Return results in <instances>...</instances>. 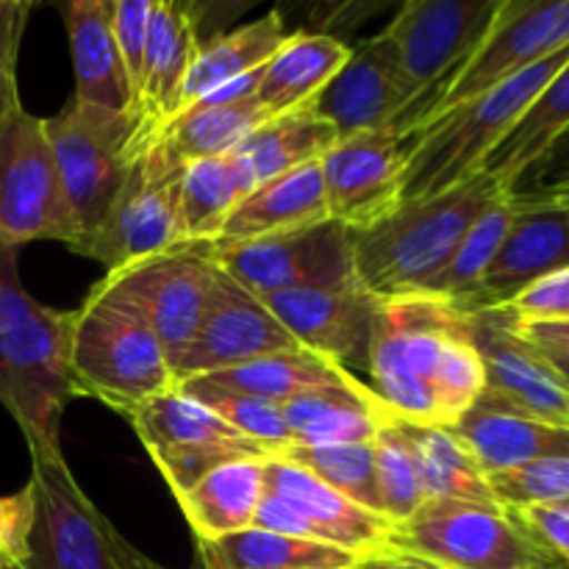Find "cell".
<instances>
[{"instance_id":"6da1fadb","label":"cell","mask_w":569,"mask_h":569,"mask_svg":"<svg viewBox=\"0 0 569 569\" xmlns=\"http://www.w3.org/2000/svg\"><path fill=\"white\" fill-rule=\"evenodd\" d=\"M72 311L42 306L22 287L17 248L0 239V403L28 448L61 450L67 403L78 398L70 376Z\"/></svg>"},{"instance_id":"7a4b0ae2","label":"cell","mask_w":569,"mask_h":569,"mask_svg":"<svg viewBox=\"0 0 569 569\" xmlns=\"http://www.w3.org/2000/svg\"><path fill=\"white\" fill-rule=\"evenodd\" d=\"M500 192L503 183L478 172L456 189L400 203L383 220L350 231L356 281L376 300L422 292Z\"/></svg>"},{"instance_id":"3957f363","label":"cell","mask_w":569,"mask_h":569,"mask_svg":"<svg viewBox=\"0 0 569 569\" xmlns=\"http://www.w3.org/2000/svg\"><path fill=\"white\" fill-rule=\"evenodd\" d=\"M70 376L76 395H89L126 417L178 387L142 311L103 283L72 311Z\"/></svg>"},{"instance_id":"277c9868","label":"cell","mask_w":569,"mask_h":569,"mask_svg":"<svg viewBox=\"0 0 569 569\" xmlns=\"http://www.w3.org/2000/svg\"><path fill=\"white\" fill-rule=\"evenodd\" d=\"M567 61L569 44L489 92L426 122L411 148L400 203L433 198L478 176L500 139L520 122V117L531 109L539 92Z\"/></svg>"},{"instance_id":"5b68a950","label":"cell","mask_w":569,"mask_h":569,"mask_svg":"<svg viewBox=\"0 0 569 569\" xmlns=\"http://www.w3.org/2000/svg\"><path fill=\"white\" fill-rule=\"evenodd\" d=\"M467 331L470 311L450 300L422 292L378 300L367 372L395 417L437 426L433 378L448 345Z\"/></svg>"},{"instance_id":"8992f818","label":"cell","mask_w":569,"mask_h":569,"mask_svg":"<svg viewBox=\"0 0 569 569\" xmlns=\"http://www.w3.org/2000/svg\"><path fill=\"white\" fill-rule=\"evenodd\" d=\"M61 189L78 226L81 250L109 217L128 170L150 131L137 111H109L70 100L44 120Z\"/></svg>"},{"instance_id":"52a82bcc","label":"cell","mask_w":569,"mask_h":569,"mask_svg":"<svg viewBox=\"0 0 569 569\" xmlns=\"http://www.w3.org/2000/svg\"><path fill=\"white\" fill-rule=\"evenodd\" d=\"M389 548L406 550L445 569H561L515 511L503 506L428 500Z\"/></svg>"},{"instance_id":"ba28073f","label":"cell","mask_w":569,"mask_h":569,"mask_svg":"<svg viewBox=\"0 0 569 569\" xmlns=\"http://www.w3.org/2000/svg\"><path fill=\"white\" fill-rule=\"evenodd\" d=\"M187 164L153 133L139 148L109 217L78 253L106 272L126 270L181 242V181Z\"/></svg>"},{"instance_id":"9c48e42d","label":"cell","mask_w":569,"mask_h":569,"mask_svg":"<svg viewBox=\"0 0 569 569\" xmlns=\"http://www.w3.org/2000/svg\"><path fill=\"white\" fill-rule=\"evenodd\" d=\"M503 0H409L383 31L398 50L420 128L456 72L472 59Z\"/></svg>"},{"instance_id":"30bf717a","label":"cell","mask_w":569,"mask_h":569,"mask_svg":"<svg viewBox=\"0 0 569 569\" xmlns=\"http://www.w3.org/2000/svg\"><path fill=\"white\" fill-rule=\"evenodd\" d=\"M0 239L11 248L37 239L78 244L48 128L22 106L0 120Z\"/></svg>"},{"instance_id":"8fae6325","label":"cell","mask_w":569,"mask_h":569,"mask_svg":"<svg viewBox=\"0 0 569 569\" xmlns=\"http://www.w3.org/2000/svg\"><path fill=\"white\" fill-rule=\"evenodd\" d=\"M31 453L33 526L26 569H117L114 526L87 498L61 450Z\"/></svg>"},{"instance_id":"7c38bea8","label":"cell","mask_w":569,"mask_h":569,"mask_svg":"<svg viewBox=\"0 0 569 569\" xmlns=\"http://www.w3.org/2000/svg\"><path fill=\"white\" fill-rule=\"evenodd\" d=\"M217 272L214 242H183L126 270L106 272L100 283L142 311L176 372L203 320Z\"/></svg>"},{"instance_id":"4fadbf2b","label":"cell","mask_w":569,"mask_h":569,"mask_svg":"<svg viewBox=\"0 0 569 569\" xmlns=\"http://www.w3.org/2000/svg\"><path fill=\"white\" fill-rule=\"evenodd\" d=\"M256 528L333 545L359 556V561L389 548L395 537L387 517L361 509L320 478L278 456L267 459V495L256 515Z\"/></svg>"},{"instance_id":"5bb4252c","label":"cell","mask_w":569,"mask_h":569,"mask_svg":"<svg viewBox=\"0 0 569 569\" xmlns=\"http://www.w3.org/2000/svg\"><path fill=\"white\" fill-rule=\"evenodd\" d=\"M214 259L259 298L356 283L350 231L333 220L253 242H214Z\"/></svg>"},{"instance_id":"9a60e30c","label":"cell","mask_w":569,"mask_h":569,"mask_svg":"<svg viewBox=\"0 0 569 569\" xmlns=\"http://www.w3.org/2000/svg\"><path fill=\"white\" fill-rule=\"evenodd\" d=\"M567 44L569 0H503L483 42L456 72L426 122L489 92L498 83L515 78L517 72L550 59Z\"/></svg>"},{"instance_id":"2e32d148","label":"cell","mask_w":569,"mask_h":569,"mask_svg":"<svg viewBox=\"0 0 569 569\" xmlns=\"http://www.w3.org/2000/svg\"><path fill=\"white\" fill-rule=\"evenodd\" d=\"M420 128H383L339 139L320 159L328 214L361 231L400 206L403 176Z\"/></svg>"},{"instance_id":"e0dca14e","label":"cell","mask_w":569,"mask_h":569,"mask_svg":"<svg viewBox=\"0 0 569 569\" xmlns=\"http://www.w3.org/2000/svg\"><path fill=\"white\" fill-rule=\"evenodd\" d=\"M292 350L303 348L276 320L264 300L220 270L211 283L198 333L178 361L176 381L217 376Z\"/></svg>"},{"instance_id":"ac0fdd59","label":"cell","mask_w":569,"mask_h":569,"mask_svg":"<svg viewBox=\"0 0 569 569\" xmlns=\"http://www.w3.org/2000/svg\"><path fill=\"white\" fill-rule=\"evenodd\" d=\"M311 111L326 120L339 139L392 126L415 128V98L406 87L398 50L387 31L350 48V59L317 94Z\"/></svg>"},{"instance_id":"d6986e66","label":"cell","mask_w":569,"mask_h":569,"mask_svg":"<svg viewBox=\"0 0 569 569\" xmlns=\"http://www.w3.org/2000/svg\"><path fill=\"white\" fill-rule=\"evenodd\" d=\"M511 198H515V220L483 281L461 306L465 311L500 309L506 300H511L542 276L569 267L567 206L553 198L522 194L515 189H511Z\"/></svg>"},{"instance_id":"ffe728a7","label":"cell","mask_w":569,"mask_h":569,"mask_svg":"<svg viewBox=\"0 0 569 569\" xmlns=\"http://www.w3.org/2000/svg\"><path fill=\"white\" fill-rule=\"evenodd\" d=\"M470 333L487 370V398L522 415L569 426V389L565 381L533 345L511 331L503 311H470Z\"/></svg>"},{"instance_id":"44dd1931","label":"cell","mask_w":569,"mask_h":569,"mask_svg":"<svg viewBox=\"0 0 569 569\" xmlns=\"http://www.w3.org/2000/svg\"><path fill=\"white\" fill-rule=\"evenodd\" d=\"M261 300L303 350L326 356L345 370H367L378 300L359 281L326 289H292L264 295Z\"/></svg>"},{"instance_id":"7402d4cb","label":"cell","mask_w":569,"mask_h":569,"mask_svg":"<svg viewBox=\"0 0 569 569\" xmlns=\"http://www.w3.org/2000/svg\"><path fill=\"white\" fill-rule=\"evenodd\" d=\"M259 76L261 70L194 100L164 126L156 128V137L181 164L231 153L261 122L270 120V114L253 98Z\"/></svg>"},{"instance_id":"603a6c76","label":"cell","mask_w":569,"mask_h":569,"mask_svg":"<svg viewBox=\"0 0 569 569\" xmlns=\"http://www.w3.org/2000/svg\"><path fill=\"white\" fill-rule=\"evenodd\" d=\"M450 431L467 445L487 476L537 461L569 459V426L522 415L487 395Z\"/></svg>"},{"instance_id":"cb8c5ba5","label":"cell","mask_w":569,"mask_h":569,"mask_svg":"<svg viewBox=\"0 0 569 569\" xmlns=\"http://www.w3.org/2000/svg\"><path fill=\"white\" fill-rule=\"evenodd\" d=\"M111 6L114 0H72L64 6L72 67H76L72 100L94 109L142 114L122 70L114 28H111Z\"/></svg>"},{"instance_id":"d4e9b609","label":"cell","mask_w":569,"mask_h":569,"mask_svg":"<svg viewBox=\"0 0 569 569\" xmlns=\"http://www.w3.org/2000/svg\"><path fill=\"white\" fill-rule=\"evenodd\" d=\"M331 220L320 161L256 183L253 192L231 211L217 242H253L276 233L300 231Z\"/></svg>"},{"instance_id":"484cf974","label":"cell","mask_w":569,"mask_h":569,"mask_svg":"<svg viewBox=\"0 0 569 569\" xmlns=\"http://www.w3.org/2000/svg\"><path fill=\"white\" fill-rule=\"evenodd\" d=\"M267 495V459L228 461L189 492L178 495L183 517L198 542H217L256 528V515Z\"/></svg>"},{"instance_id":"4316f807","label":"cell","mask_w":569,"mask_h":569,"mask_svg":"<svg viewBox=\"0 0 569 569\" xmlns=\"http://www.w3.org/2000/svg\"><path fill=\"white\" fill-rule=\"evenodd\" d=\"M198 48V20L192 17V9L187 3L156 0L142 72V114L150 131L176 114Z\"/></svg>"},{"instance_id":"83f0119b","label":"cell","mask_w":569,"mask_h":569,"mask_svg":"<svg viewBox=\"0 0 569 569\" xmlns=\"http://www.w3.org/2000/svg\"><path fill=\"white\" fill-rule=\"evenodd\" d=\"M292 445L328 448V445H367L383 422L395 417L376 389L359 387L315 389L281 406Z\"/></svg>"},{"instance_id":"f1b7e54d","label":"cell","mask_w":569,"mask_h":569,"mask_svg":"<svg viewBox=\"0 0 569 569\" xmlns=\"http://www.w3.org/2000/svg\"><path fill=\"white\" fill-rule=\"evenodd\" d=\"M350 59V44L328 33H289L283 48L261 67L256 103L270 117L315 103L317 94Z\"/></svg>"},{"instance_id":"f546056e","label":"cell","mask_w":569,"mask_h":569,"mask_svg":"<svg viewBox=\"0 0 569 569\" xmlns=\"http://www.w3.org/2000/svg\"><path fill=\"white\" fill-rule=\"evenodd\" d=\"M287 39L289 31L283 28L281 14L270 11V14L259 17V20L244 22V26L200 44L198 56H194L192 67L187 72V81H183L176 114L187 109V106H192L194 100L211 94L214 89L228 87V83L239 81V78L259 72L283 48Z\"/></svg>"},{"instance_id":"4dcf8cb0","label":"cell","mask_w":569,"mask_h":569,"mask_svg":"<svg viewBox=\"0 0 569 569\" xmlns=\"http://www.w3.org/2000/svg\"><path fill=\"white\" fill-rule=\"evenodd\" d=\"M128 420H131L133 431L142 439L148 453L181 448H231L250 456H261V459L272 456L270 450L233 431L214 411L203 409L192 398H187L178 387L133 409Z\"/></svg>"},{"instance_id":"1f68e13d","label":"cell","mask_w":569,"mask_h":569,"mask_svg":"<svg viewBox=\"0 0 569 569\" xmlns=\"http://www.w3.org/2000/svg\"><path fill=\"white\" fill-rule=\"evenodd\" d=\"M256 183L253 167L239 150L187 164L181 181V242H217L231 211Z\"/></svg>"},{"instance_id":"d6a6232c","label":"cell","mask_w":569,"mask_h":569,"mask_svg":"<svg viewBox=\"0 0 569 569\" xmlns=\"http://www.w3.org/2000/svg\"><path fill=\"white\" fill-rule=\"evenodd\" d=\"M203 569H356L359 556L333 545L250 528L217 542H198Z\"/></svg>"},{"instance_id":"836d02e7","label":"cell","mask_w":569,"mask_h":569,"mask_svg":"<svg viewBox=\"0 0 569 569\" xmlns=\"http://www.w3.org/2000/svg\"><path fill=\"white\" fill-rule=\"evenodd\" d=\"M569 128V61L550 78L548 87L539 92L531 109L520 117L515 128L500 139L498 148L489 153L481 172L492 176L506 189L515 187L545 153L550 144Z\"/></svg>"},{"instance_id":"e575fe53","label":"cell","mask_w":569,"mask_h":569,"mask_svg":"<svg viewBox=\"0 0 569 569\" xmlns=\"http://www.w3.org/2000/svg\"><path fill=\"white\" fill-rule=\"evenodd\" d=\"M220 387L237 389V392L253 395V398L270 400L283 406L289 400L300 398L315 389H342L359 387V378L353 372L339 367L337 361L326 359L311 350H292V353H278L270 359L253 361V365L237 367V370L217 372V376H200Z\"/></svg>"},{"instance_id":"d590c367","label":"cell","mask_w":569,"mask_h":569,"mask_svg":"<svg viewBox=\"0 0 569 569\" xmlns=\"http://www.w3.org/2000/svg\"><path fill=\"white\" fill-rule=\"evenodd\" d=\"M403 428L415 445L417 467H420L428 500L500 506L489 487L487 472L450 428L417 426L409 420H403Z\"/></svg>"},{"instance_id":"8d00e7d4","label":"cell","mask_w":569,"mask_h":569,"mask_svg":"<svg viewBox=\"0 0 569 569\" xmlns=\"http://www.w3.org/2000/svg\"><path fill=\"white\" fill-rule=\"evenodd\" d=\"M337 142L339 133L306 106L261 122L237 150L250 161L256 181L264 183L298 167L315 164Z\"/></svg>"},{"instance_id":"74e56055","label":"cell","mask_w":569,"mask_h":569,"mask_svg":"<svg viewBox=\"0 0 569 569\" xmlns=\"http://www.w3.org/2000/svg\"><path fill=\"white\" fill-rule=\"evenodd\" d=\"M511 220H515V198H511V189H506L472 222V228L465 233L456 253L445 264V270L422 289V295H433V298L465 306L478 289V283L483 281L495 256H498L500 244H503L506 233L511 228Z\"/></svg>"},{"instance_id":"f35d334b","label":"cell","mask_w":569,"mask_h":569,"mask_svg":"<svg viewBox=\"0 0 569 569\" xmlns=\"http://www.w3.org/2000/svg\"><path fill=\"white\" fill-rule=\"evenodd\" d=\"M278 459L298 465L300 470L320 478L326 487L337 489L348 500L359 503L361 509L383 515L381 492H378L376 476V448L367 445H328V448H292L281 450Z\"/></svg>"},{"instance_id":"ab89813d","label":"cell","mask_w":569,"mask_h":569,"mask_svg":"<svg viewBox=\"0 0 569 569\" xmlns=\"http://www.w3.org/2000/svg\"><path fill=\"white\" fill-rule=\"evenodd\" d=\"M372 448H376V476L383 517L395 528H400L428 503L420 467H417L415 445L406 433L403 420L389 417L381 431L376 433V439H372Z\"/></svg>"},{"instance_id":"60d3db41","label":"cell","mask_w":569,"mask_h":569,"mask_svg":"<svg viewBox=\"0 0 569 569\" xmlns=\"http://www.w3.org/2000/svg\"><path fill=\"white\" fill-rule=\"evenodd\" d=\"M178 389L187 398H192L194 403L203 406V409L214 411L222 422H228L244 439L270 450L272 456L292 448V437H289L281 406L253 398V395L237 392V389L220 387V383L209 381V378H189V381L178 383Z\"/></svg>"},{"instance_id":"b9f144b4","label":"cell","mask_w":569,"mask_h":569,"mask_svg":"<svg viewBox=\"0 0 569 569\" xmlns=\"http://www.w3.org/2000/svg\"><path fill=\"white\" fill-rule=\"evenodd\" d=\"M487 370L472 345V333H461L445 350L433 378V420L439 428H453L481 400Z\"/></svg>"},{"instance_id":"7bdbcfd3","label":"cell","mask_w":569,"mask_h":569,"mask_svg":"<svg viewBox=\"0 0 569 569\" xmlns=\"http://www.w3.org/2000/svg\"><path fill=\"white\" fill-rule=\"evenodd\" d=\"M487 481L498 503L509 511L526 509V506L569 503V459L537 461V465L489 472Z\"/></svg>"},{"instance_id":"ee69618b","label":"cell","mask_w":569,"mask_h":569,"mask_svg":"<svg viewBox=\"0 0 569 569\" xmlns=\"http://www.w3.org/2000/svg\"><path fill=\"white\" fill-rule=\"evenodd\" d=\"M156 0H114L111 6V28L114 42L120 50L122 70L131 83L133 100L142 111V72H144V48H148L150 14Z\"/></svg>"},{"instance_id":"f6af8a7d","label":"cell","mask_w":569,"mask_h":569,"mask_svg":"<svg viewBox=\"0 0 569 569\" xmlns=\"http://www.w3.org/2000/svg\"><path fill=\"white\" fill-rule=\"evenodd\" d=\"M517 322H569V267L548 272L500 306Z\"/></svg>"},{"instance_id":"bcb514c9","label":"cell","mask_w":569,"mask_h":569,"mask_svg":"<svg viewBox=\"0 0 569 569\" xmlns=\"http://www.w3.org/2000/svg\"><path fill=\"white\" fill-rule=\"evenodd\" d=\"M250 453L231 448H181V450H156L150 453L153 465L159 467L161 478L167 481V487L172 489V495H183L194 487V483L203 481L211 470L228 465V461L248 459ZM261 459V456H256Z\"/></svg>"},{"instance_id":"7dc6e473","label":"cell","mask_w":569,"mask_h":569,"mask_svg":"<svg viewBox=\"0 0 569 569\" xmlns=\"http://www.w3.org/2000/svg\"><path fill=\"white\" fill-rule=\"evenodd\" d=\"M33 526V492L26 483L17 495L0 498V569H26Z\"/></svg>"},{"instance_id":"c3c4849f","label":"cell","mask_w":569,"mask_h":569,"mask_svg":"<svg viewBox=\"0 0 569 569\" xmlns=\"http://www.w3.org/2000/svg\"><path fill=\"white\" fill-rule=\"evenodd\" d=\"M511 189L522 194H542V198L569 194V128Z\"/></svg>"},{"instance_id":"681fc988","label":"cell","mask_w":569,"mask_h":569,"mask_svg":"<svg viewBox=\"0 0 569 569\" xmlns=\"http://www.w3.org/2000/svg\"><path fill=\"white\" fill-rule=\"evenodd\" d=\"M515 515L550 556L569 567V503L526 506V509H517Z\"/></svg>"},{"instance_id":"f907efd6","label":"cell","mask_w":569,"mask_h":569,"mask_svg":"<svg viewBox=\"0 0 569 569\" xmlns=\"http://www.w3.org/2000/svg\"><path fill=\"white\" fill-rule=\"evenodd\" d=\"M31 3L26 0H0V76H17L22 33H26Z\"/></svg>"},{"instance_id":"816d5d0a","label":"cell","mask_w":569,"mask_h":569,"mask_svg":"<svg viewBox=\"0 0 569 569\" xmlns=\"http://www.w3.org/2000/svg\"><path fill=\"white\" fill-rule=\"evenodd\" d=\"M511 331L533 345H553L569 350V322H517L509 320Z\"/></svg>"},{"instance_id":"f5cc1de1","label":"cell","mask_w":569,"mask_h":569,"mask_svg":"<svg viewBox=\"0 0 569 569\" xmlns=\"http://www.w3.org/2000/svg\"><path fill=\"white\" fill-rule=\"evenodd\" d=\"M356 569H445V567L433 565V561L428 559H420V556L415 553H406V550L383 548L378 550V553L361 559Z\"/></svg>"},{"instance_id":"db71d44e","label":"cell","mask_w":569,"mask_h":569,"mask_svg":"<svg viewBox=\"0 0 569 569\" xmlns=\"http://www.w3.org/2000/svg\"><path fill=\"white\" fill-rule=\"evenodd\" d=\"M111 545H114L117 569H167L161 567L159 561L150 559V556H144L139 548H133V545L128 542L126 537H120L117 531H114V539H111Z\"/></svg>"},{"instance_id":"11a10c76","label":"cell","mask_w":569,"mask_h":569,"mask_svg":"<svg viewBox=\"0 0 569 569\" xmlns=\"http://www.w3.org/2000/svg\"><path fill=\"white\" fill-rule=\"evenodd\" d=\"M528 345H533V342H528ZM533 350H537V353L542 356L550 367H553L556 376H559L561 381H565V387L569 389V350L553 348V345H533Z\"/></svg>"},{"instance_id":"9f6ffc18","label":"cell","mask_w":569,"mask_h":569,"mask_svg":"<svg viewBox=\"0 0 569 569\" xmlns=\"http://www.w3.org/2000/svg\"><path fill=\"white\" fill-rule=\"evenodd\" d=\"M20 89H17V76H0V120L9 111L20 109Z\"/></svg>"},{"instance_id":"6f0895ef","label":"cell","mask_w":569,"mask_h":569,"mask_svg":"<svg viewBox=\"0 0 569 569\" xmlns=\"http://www.w3.org/2000/svg\"><path fill=\"white\" fill-rule=\"evenodd\" d=\"M539 198H542V194H539ZM553 200H559V203H565L567 206V209H569V194H556V198Z\"/></svg>"},{"instance_id":"680465c9","label":"cell","mask_w":569,"mask_h":569,"mask_svg":"<svg viewBox=\"0 0 569 569\" xmlns=\"http://www.w3.org/2000/svg\"><path fill=\"white\" fill-rule=\"evenodd\" d=\"M561 569H569V567H561Z\"/></svg>"}]
</instances>
